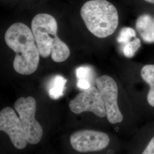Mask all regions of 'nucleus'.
I'll list each match as a JSON object with an SVG mask.
<instances>
[{
    "label": "nucleus",
    "instance_id": "14",
    "mask_svg": "<svg viewBox=\"0 0 154 154\" xmlns=\"http://www.w3.org/2000/svg\"><path fill=\"white\" fill-rule=\"evenodd\" d=\"M140 74L144 82L148 85L154 83V65H147L143 66Z\"/></svg>",
    "mask_w": 154,
    "mask_h": 154
},
{
    "label": "nucleus",
    "instance_id": "2",
    "mask_svg": "<svg viewBox=\"0 0 154 154\" xmlns=\"http://www.w3.org/2000/svg\"><path fill=\"white\" fill-rule=\"evenodd\" d=\"M31 29L42 57L51 55L55 62H64L69 57V47L57 35L58 25L54 17L45 13L36 15L32 21Z\"/></svg>",
    "mask_w": 154,
    "mask_h": 154
},
{
    "label": "nucleus",
    "instance_id": "10",
    "mask_svg": "<svg viewBox=\"0 0 154 154\" xmlns=\"http://www.w3.org/2000/svg\"><path fill=\"white\" fill-rule=\"evenodd\" d=\"M136 29L145 42L154 43V17L147 14L140 16L136 21Z\"/></svg>",
    "mask_w": 154,
    "mask_h": 154
},
{
    "label": "nucleus",
    "instance_id": "6",
    "mask_svg": "<svg viewBox=\"0 0 154 154\" xmlns=\"http://www.w3.org/2000/svg\"><path fill=\"white\" fill-rule=\"evenodd\" d=\"M72 148L79 152L102 151L111 143L110 136L106 132L94 130H81L73 132L70 137Z\"/></svg>",
    "mask_w": 154,
    "mask_h": 154
},
{
    "label": "nucleus",
    "instance_id": "18",
    "mask_svg": "<svg viewBox=\"0 0 154 154\" xmlns=\"http://www.w3.org/2000/svg\"><path fill=\"white\" fill-rule=\"evenodd\" d=\"M144 1L149 2V3H150V4H154V0H144Z\"/></svg>",
    "mask_w": 154,
    "mask_h": 154
},
{
    "label": "nucleus",
    "instance_id": "11",
    "mask_svg": "<svg viewBox=\"0 0 154 154\" xmlns=\"http://www.w3.org/2000/svg\"><path fill=\"white\" fill-rule=\"evenodd\" d=\"M67 80L62 76L56 75L51 83V86L49 90V95L51 99H57L63 94Z\"/></svg>",
    "mask_w": 154,
    "mask_h": 154
},
{
    "label": "nucleus",
    "instance_id": "5",
    "mask_svg": "<svg viewBox=\"0 0 154 154\" xmlns=\"http://www.w3.org/2000/svg\"><path fill=\"white\" fill-rule=\"evenodd\" d=\"M95 84L104 102L107 122L111 125H122L125 122V116L118 105V87L116 81L105 75L97 78Z\"/></svg>",
    "mask_w": 154,
    "mask_h": 154
},
{
    "label": "nucleus",
    "instance_id": "13",
    "mask_svg": "<svg viewBox=\"0 0 154 154\" xmlns=\"http://www.w3.org/2000/svg\"><path fill=\"white\" fill-rule=\"evenodd\" d=\"M136 37V32L132 28H122L120 31L119 35L117 37V42L121 44H126L131 41L132 38Z\"/></svg>",
    "mask_w": 154,
    "mask_h": 154
},
{
    "label": "nucleus",
    "instance_id": "16",
    "mask_svg": "<svg viewBox=\"0 0 154 154\" xmlns=\"http://www.w3.org/2000/svg\"><path fill=\"white\" fill-rule=\"evenodd\" d=\"M149 91L146 95V100L149 106L154 109V83L149 85Z\"/></svg>",
    "mask_w": 154,
    "mask_h": 154
},
{
    "label": "nucleus",
    "instance_id": "17",
    "mask_svg": "<svg viewBox=\"0 0 154 154\" xmlns=\"http://www.w3.org/2000/svg\"><path fill=\"white\" fill-rule=\"evenodd\" d=\"M77 86L81 90H87L90 88L91 86V83L88 81L86 79H78L77 82Z\"/></svg>",
    "mask_w": 154,
    "mask_h": 154
},
{
    "label": "nucleus",
    "instance_id": "15",
    "mask_svg": "<svg viewBox=\"0 0 154 154\" xmlns=\"http://www.w3.org/2000/svg\"><path fill=\"white\" fill-rule=\"evenodd\" d=\"M93 75V71L89 66H80L76 69V75L78 79H86L91 83Z\"/></svg>",
    "mask_w": 154,
    "mask_h": 154
},
{
    "label": "nucleus",
    "instance_id": "4",
    "mask_svg": "<svg viewBox=\"0 0 154 154\" xmlns=\"http://www.w3.org/2000/svg\"><path fill=\"white\" fill-rule=\"evenodd\" d=\"M36 106V100L32 97H21L14 104L28 143L32 145L37 144L41 141L44 133L42 127L35 118Z\"/></svg>",
    "mask_w": 154,
    "mask_h": 154
},
{
    "label": "nucleus",
    "instance_id": "7",
    "mask_svg": "<svg viewBox=\"0 0 154 154\" xmlns=\"http://www.w3.org/2000/svg\"><path fill=\"white\" fill-rule=\"evenodd\" d=\"M69 106L72 112L76 114L84 112H91L99 118L107 119L101 94L98 88L94 86H91L78 94L70 101Z\"/></svg>",
    "mask_w": 154,
    "mask_h": 154
},
{
    "label": "nucleus",
    "instance_id": "12",
    "mask_svg": "<svg viewBox=\"0 0 154 154\" xmlns=\"http://www.w3.org/2000/svg\"><path fill=\"white\" fill-rule=\"evenodd\" d=\"M140 40L138 38H134L131 41L124 45L123 53L127 58H132L138 50L140 48Z\"/></svg>",
    "mask_w": 154,
    "mask_h": 154
},
{
    "label": "nucleus",
    "instance_id": "8",
    "mask_svg": "<svg viewBox=\"0 0 154 154\" xmlns=\"http://www.w3.org/2000/svg\"><path fill=\"white\" fill-rule=\"evenodd\" d=\"M0 130L6 133L13 145L18 149L26 147L28 142L20 118L15 111L7 107L0 112Z\"/></svg>",
    "mask_w": 154,
    "mask_h": 154
},
{
    "label": "nucleus",
    "instance_id": "3",
    "mask_svg": "<svg viewBox=\"0 0 154 154\" xmlns=\"http://www.w3.org/2000/svg\"><path fill=\"white\" fill-rule=\"evenodd\" d=\"M81 15L88 30L99 38L115 32L119 23L116 7L106 0H91L85 3Z\"/></svg>",
    "mask_w": 154,
    "mask_h": 154
},
{
    "label": "nucleus",
    "instance_id": "1",
    "mask_svg": "<svg viewBox=\"0 0 154 154\" xmlns=\"http://www.w3.org/2000/svg\"><path fill=\"white\" fill-rule=\"evenodd\" d=\"M5 40L16 53L13 62L15 71L22 75H30L35 72L40 54L32 29L22 23H14L6 30Z\"/></svg>",
    "mask_w": 154,
    "mask_h": 154
},
{
    "label": "nucleus",
    "instance_id": "9",
    "mask_svg": "<svg viewBox=\"0 0 154 154\" xmlns=\"http://www.w3.org/2000/svg\"><path fill=\"white\" fill-rule=\"evenodd\" d=\"M133 154H154V121H149L135 131Z\"/></svg>",
    "mask_w": 154,
    "mask_h": 154
}]
</instances>
